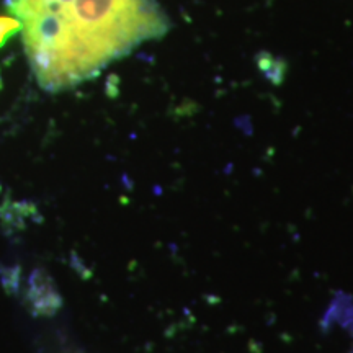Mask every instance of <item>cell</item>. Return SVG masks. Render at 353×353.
Here are the masks:
<instances>
[{
    "label": "cell",
    "instance_id": "1",
    "mask_svg": "<svg viewBox=\"0 0 353 353\" xmlns=\"http://www.w3.org/2000/svg\"><path fill=\"white\" fill-rule=\"evenodd\" d=\"M7 6L20 23L34 77L50 92L90 79L169 30L154 0H7Z\"/></svg>",
    "mask_w": 353,
    "mask_h": 353
},
{
    "label": "cell",
    "instance_id": "2",
    "mask_svg": "<svg viewBox=\"0 0 353 353\" xmlns=\"http://www.w3.org/2000/svg\"><path fill=\"white\" fill-rule=\"evenodd\" d=\"M20 32V23L15 19H8V17H0V46L7 43V39Z\"/></svg>",
    "mask_w": 353,
    "mask_h": 353
}]
</instances>
